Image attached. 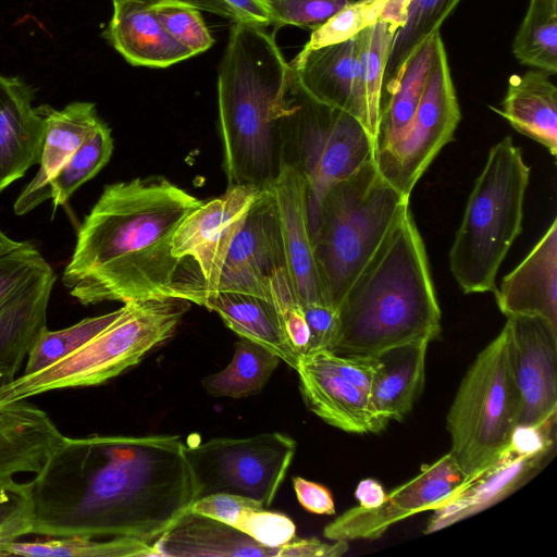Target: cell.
<instances>
[{
    "label": "cell",
    "mask_w": 557,
    "mask_h": 557,
    "mask_svg": "<svg viewBox=\"0 0 557 557\" xmlns=\"http://www.w3.org/2000/svg\"><path fill=\"white\" fill-rule=\"evenodd\" d=\"M280 128L283 164L295 168L307 185L312 237L324 194L374 160V144L355 116L311 98L301 88L292 66Z\"/></svg>",
    "instance_id": "8"
},
{
    "label": "cell",
    "mask_w": 557,
    "mask_h": 557,
    "mask_svg": "<svg viewBox=\"0 0 557 557\" xmlns=\"http://www.w3.org/2000/svg\"><path fill=\"white\" fill-rule=\"evenodd\" d=\"M42 557H157L153 545L127 539L47 537L44 541H14L0 548V556Z\"/></svg>",
    "instance_id": "33"
},
{
    "label": "cell",
    "mask_w": 557,
    "mask_h": 557,
    "mask_svg": "<svg viewBox=\"0 0 557 557\" xmlns=\"http://www.w3.org/2000/svg\"><path fill=\"white\" fill-rule=\"evenodd\" d=\"M495 299L508 317H540L557 327V220L525 258L496 287Z\"/></svg>",
    "instance_id": "23"
},
{
    "label": "cell",
    "mask_w": 557,
    "mask_h": 557,
    "mask_svg": "<svg viewBox=\"0 0 557 557\" xmlns=\"http://www.w3.org/2000/svg\"><path fill=\"white\" fill-rule=\"evenodd\" d=\"M293 437L280 432L251 437H215L185 445L198 497L228 493L269 507L283 483L296 453Z\"/></svg>",
    "instance_id": "10"
},
{
    "label": "cell",
    "mask_w": 557,
    "mask_h": 557,
    "mask_svg": "<svg viewBox=\"0 0 557 557\" xmlns=\"http://www.w3.org/2000/svg\"><path fill=\"white\" fill-rule=\"evenodd\" d=\"M258 543L280 547L296 537V527L286 515L269 511L264 507L245 509L235 525Z\"/></svg>",
    "instance_id": "42"
},
{
    "label": "cell",
    "mask_w": 557,
    "mask_h": 557,
    "mask_svg": "<svg viewBox=\"0 0 557 557\" xmlns=\"http://www.w3.org/2000/svg\"><path fill=\"white\" fill-rule=\"evenodd\" d=\"M386 0H356L312 29L299 53L335 45L356 36L380 20Z\"/></svg>",
    "instance_id": "38"
},
{
    "label": "cell",
    "mask_w": 557,
    "mask_h": 557,
    "mask_svg": "<svg viewBox=\"0 0 557 557\" xmlns=\"http://www.w3.org/2000/svg\"><path fill=\"white\" fill-rule=\"evenodd\" d=\"M123 305L122 314L112 324L72 354L0 386V404L60 388L99 385L117 376L172 337L189 301L162 298Z\"/></svg>",
    "instance_id": "7"
},
{
    "label": "cell",
    "mask_w": 557,
    "mask_h": 557,
    "mask_svg": "<svg viewBox=\"0 0 557 557\" xmlns=\"http://www.w3.org/2000/svg\"><path fill=\"white\" fill-rule=\"evenodd\" d=\"M520 396L518 424H535L557 414V327L540 317L512 315L505 323Z\"/></svg>",
    "instance_id": "16"
},
{
    "label": "cell",
    "mask_w": 557,
    "mask_h": 557,
    "mask_svg": "<svg viewBox=\"0 0 557 557\" xmlns=\"http://www.w3.org/2000/svg\"><path fill=\"white\" fill-rule=\"evenodd\" d=\"M520 396L509 351V332L476 356L463 376L446 419L449 455L467 475L494 461L519 423Z\"/></svg>",
    "instance_id": "9"
},
{
    "label": "cell",
    "mask_w": 557,
    "mask_h": 557,
    "mask_svg": "<svg viewBox=\"0 0 557 557\" xmlns=\"http://www.w3.org/2000/svg\"><path fill=\"white\" fill-rule=\"evenodd\" d=\"M332 352L375 356L441 333V310L423 239L407 208L347 289Z\"/></svg>",
    "instance_id": "3"
},
{
    "label": "cell",
    "mask_w": 557,
    "mask_h": 557,
    "mask_svg": "<svg viewBox=\"0 0 557 557\" xmlns=\"http://www.w3.org/2000/svg\"><path fill=\"white\" fill-rule=\"evenodd\" d=\"M530 172L510 136L490 149L449 250L451 275L465 294L495 292L498 270L522 231Z\"/></svg>",
    "instance_id": "5"
},
{
    "label": "cell",
    "mask_w": 557,
    "mask_h": 557,
    "mask_svg": "<svg viewBox=\"0 0 557 557\" xmlns=\"http://www.w3.org/2000/svg\"><path fill=\"white\" fill-rule=\"evenodd\" d=\"M460 119L446 49L440 36L412 120L396 143L374 154L381 176L403 196L410 198L430 164L454 139Z\"/></svg>",
    "instance_id": "11"
},
{
    "label": "cell",
    "mask_w": 557,
    "mask_h": 557,
    "mask_svg": "<svg viewBox=\"0 0 557 557\" xmlns=\"http://www.w3.org/2000/svg\"><path fill=\"white\" fill-rule=\"evenodd\" d=\"M412 0H386L379 21L391 25L396 32L406 24Z\"/></svg>",
    "instance_id": "51"
},
{
    "label": "cell",
    "mask_w": 557,
    "mask_h": 557,
    "mask_svg": "<svg viewBox=\"0 0 557 557\" xmlns=\"http://www.w3.org/2000/svg\"><path fill=\"white\" fill-rule=\"evenodd\" d=\"M548 455H522L508 445L497 458L468 476L441 506L431 510L425 533H433L496 505L539 471Z\"/></svg>",
    "instance_id": "20"
},
{
    "label": "cell",
    "mask_w": 557,
    "mask_h": 557,
    "mask_svg": "<svg viewBox=\"0 0 557 557\" xmlns=\"http://www.w3.org/2000/svg\"><path fill=\"white\" fill-rule=\"evenodd\" d=\"M356 0H265L278 26L314 29Z\"/></svg>",
    "instance_id": "41"
},
{
    "label": "cell",
    "mask_w": 557,
    "mask_h": 557,
    "mask_svg": "<svg viewBox=\"0 0 557 557\" xmlns=\"http://www.w3.org/2000/svg\"><path fill=\"white\" fill-rule=\"evenodd\" d=\"M396 30L383 21L358 34L361 79L367 104V131L375 144L384 74Z\"/></svg>",
    "instance_id": "35"
},
{
    "label": "cell",
    "mask_w": 557,
    "mask_h": 557,
    "mask_svg": "<svg viewBox=\"0 0 557 557\" xmlns=\"http://www.w3.org/2000/svg\"><path fill=\"white\" fill-rule=\"evenodd\" d=\"M289 65L311 98L351 114L367 129L358 34L343 42L298 52Z\"/></svg>",
    "instance_id": "18"
},
{
    "label": "cell",
    "mask_w": 557,
    "mask_h": 557,
    "mask_svg": "<svg viewBox=\"0 0 557 557\" xmlns=\"http://www.w3.org/2000/svg\"><path fill=\"white\" fill-rule=\"evenodd\" d=\"M198 305L216 312L240 337L265 347L296 370L300 356L289 344L272 301L244 293L215 292L203 295Z\"/></svg>",
    "instance_id": "29"
},
{
    "label": "cell",
    "mask_w": 557,
    "mask_h": 557,
    "mask_svg": "<svg viewBox=\"0 0 557 557\" xmlns=\"http://www.w3.org/2000/svg\"><path fill=\"white\" fill-rule=\"evenodd\" d=\"M235 13L237 20L268 27L273 17L265 0H221Z\"/></svg>",
    "instance_id": "48"
},
{
    "label": "cell",
    "mask_w": 557,
    "mask_h": 557,
    "mask_svg": "<svg viewBox=\"0 0 557 557\" xmlns=\"http://www.w3.org/2000/svg\"><path fill=\"white\" fill-rule=\"evenodd\" d=\"M440 36L437 32L419 46L407 59L394 81L383 88L374 154L396 143L412 120Z\"/></svg>",
    "instance_id": "30"
},
{
    "label": "cell",
    "mask_w": 557,
    "mask_h": 557,
    "mask_svg": "<svg viewBox=\"0 0 557 557\" xmlns=\"http://www.w3.org/2000/svg\"><path fill=\"white\" fill-rule=\"evenodd\" d=\"M163 27L194 55L209 50L214 44L200 10L178 2L152 7Z\"/></svg>",
    "instance_id": "39"
},
{
    "label": "cell",
    "mask_w": 557,
    "mask_h": 557,
    "mask_svg": "<svg viewBox=\"0 0 557 557\" xmlns=\"http://www.w3.org/2000/svg\"><path fill=\"white\" fill-rule=\"evenodd\" d=\"M46 121V135L39 170L14 203L23 215L50 198L49 182L101 121L95 103L74 101L61 110L48 104L37 107Z\"/></svg>",
    "instance_id": "24"
},
{
    "label": "cell",
    "mask_w": 557,
    "mask_h": 557,
    "mask_svg": "<svg viewBox=\"0 0 557 557\" xmlns=\"http://www.w3.org/2000/svg\"><path fill=\"white\" fill-rule=\"evenodd\" d=\"M252 507L263 506L244 496L228 493H213L198 497L191 505L190 511L235 527L240 513L245 509Z\"/></svg>",
    "instance_id": "44"
},
{
    "label": "cell",
    "mask_w": 557,
    "mask_h": 557,
    "mask_svg": "<svg viewBox=\"0 0 557 557\" xmlns=\"http://www.w3.org/2000/svg\"><path fill=\"white\" fill-rule=\"evenodd\" d=\"M261 189L247 186L227 187L214 199L205 201L189 213L175 230L172 255L196 272L201 290L195 304L214 293L230 248Z\"/></svg>",
    "instance_id": "13"
},
{
    "label": "cell",
    "mask_w": 557,
    "mask_h": 557,
    "mask_svg": "<svg viewBox=\"0 0 557 557\" xmlns=\"http://www.w3.org/2000/svg\"><path fill=\"white\" fill-rule=\"evenodd\" d=\"M512 53L521 64L556 75L557 0H530Z\"/></svg>",
    "instance_id": "32"
},
{
    "label": "cell",
    "mask_w": 557,
    "mask_h": 557,
    "mask_svg": "<svg viewBox=\"0 0 557 557\" xmlns=\"http://www.w3.org/2000/svg\"><path fill=\"white\" fill-rule=\"evenodd\" d=\"M178 435L64 436L29 481L33 534L153 545L198 498Z\"/></svg>",
    "instance_id": "1"
},
{
    "label": "cell",
    "mask_w": 557,
    "mask_h": 557,
    "mask_svg": "<svg viewBox=\"0 0 557 557\" xmlns=\"http://www.w3.org/2000/svg\"><path fill=\"white\" fill-rule=\"evenodd\" d=\"M270 190L277 210L288 275L300 306H330L314 258L304 177L292 165L283 164Z\"/></svg>",
    "instance_id": "17"
},
{
    "label": "cell",
    "mask_w": 557,
    "mask_h": 557,
    "mask_svg": "<svg viewBox=\"0 0 557 557\" xmlns=\"http://www.w3.org/2000/svg\"><path fill=\"white\" fill-rule=\"evenodd\" d=\"M205 201L163 176L107 185L82 222L62 281L82 305L188 297L201 285L171 251L181 222Z\"/></svg>",
    "instance_id": "2"
},
{
    "label": "cell",
    "mask_w": 557,
    "mask_h": 557,
    "mask_svg": "<svg viewBox=\"0 0 557 557\" xmlns=\"http://www.w3.org/2000/svg\"><path fill=\"white\" fill-rule=\"evenodd\" d=\"M449 454L424 466L410 481L386 494L376 508L359 505L329 523L323 535L332 541L375 540L393 524L416 513L433 510L467 480Z\"/></svg>",
    "instance_id": "14"
},
{
    "label": "cell",
    "mask_w": 557,
    "mask_h": 557,
    "mask_svg": "<svg viewBox=\"0 0 557 557\" xmlns=\"http://www.w3.org/2000/svg\"><path fill=\"white\" fill-rule=\"evenodd\" d=\"M278 312L285 335L292 347L299 356L307 354L310 345V330L302 307L299 304H294Z\"/></svg>",
    "instance_id": "47"
},
{
    "label": "cell",
    "mask_w": 557,
    "mask_h": 557,
    "mask_svg": "<svg viewBox=\"0 0 557 557\" xmlns=\"http://www.w3.org/2000/svg\"><path fill=\"white\" fill-rule=\"evenodd\" d=\"M294 490L300 505L317 515H334L335 505L331 492L323 485L300 476L293 479Z\"/></svg>",
    "instance_id": "46"
},
{
    "label": "cell",
    "mask_w": 557,
    "mask_h": 557,
    "mask_svg": "<svg viewBox=\"0 0 557 557\" xmlns=\"http://www.w3.org/2000/svg\"><path fill=\"white\" fill-rule=\"evenodd\" d=\"M289 72V62L267 27L232 21L216 88L227 187L267 189L278 175L280 120Z\"/></svg>",
    "instance_id": "4"
},
{
    "label": "cell",
    "mask_w": 557,
    "mask_h": 557,
    "mask_svg": "<svg viewBox=\"0 0 557 557\" xmlns=\"http://www.w3.org/2000/svg\"><path fill=\"white\" fill-rule=\"evenodd\" d=\"M296 371L306 406L327 424L356 434L377 433L387 425L375 412L368 393L339 376L313 354L301 355Z\"/></svg>",
    "instance_id": "19"
},
{
    "label": "cell",
    "mask_w": 557,
    "mask_h": 557,
    "mask_svg": "<svg viewBox=\"0 0 557 557\" xmlns=\"http://www.w3.org/2000/svg\"><path fill=\"white\" fill-rule=\"evenodd\" d=\"M34 504L29 482L0 486V548L33 534Z\"/></svg>",
    "instance_id": "40"
},
{
    "label": "cell",
    "mask_w": 557,
    "mask_h": 557,
    "mask_svg": "<svg viewBox=\"0 0 557 557\" xmlns=\"http://www.w3.org/2000/svg\"><path fill=\"white\" fill-rule=\"evenodd\" d=\"M309 354H313L321 362L346 381L366 393H370L377 369L376 356L337 355L330 350Z\"/></svg>",
    "instance_id": "43"
},
{
    "label": "cell",
    "mask_w": 557,
    "mask_h": 557,
    "mask_svg": "<svg viewBox=\"0 0 557 557\" xmlns=\"http://www.w3.org/2000/svg\"><path fill=\"white\" fill-rule=\"evenodd\" d=\"M157 557H287V543L270 547L215 519L187 511L154 543Z\"/></svg>",
    "instance_id": "26"
},
{
    "label": "cell",
    "mask_w": 557,
    "mask_h": 557,
    "mask_svg": "<svg viewBox=\"0 0 557 557\" xmlns=\"http://www.w3.org/2000/svg\"><path fill=\"white\" fill-rule=\"evenodd\" d=\"M34 95L21 78L0 74V193L40 163L46 121Z\"/></svg>",
    "instance_id": "22"
},
{
    "label": "cell",
    "mask_w": 557,
    "mask_h": 557,
    "mask_svg": "<svg viewBox=\"0 0 557 557\" xmlns=\"http://www.w3.org/2000/svg\"><path fill=\"white\" fill-rule=\"evenodd\" d=\"M113 151L111 129L101 120L49 182L54 211L109 162Z\"/></svg>",
    "instance_id": "34"
},
{
    "label": "cell",
    "mask_w": 557,
    "mask_h": 557,
    "mask_svg": "<svg viewBox=\"0 0 557 557\" xmlns=\"http://www.w3.org/2000/svg\"><path fill=\"white\" fill-rule=\"evenodd\" d=\"M461 0H412L406 24L399 29L392 45L384 74L383 88L392 83L398 72L428 38L440 32L444 21Z\"/></svg>",
    "instance_id": "36"
},
{
    "label": "cell",
    "mask_w": 557,
    "mask_h": 557,
    "mask_svg": "<svg viewBox=\"0 0 557 557\" xmlns=\"http://www.w3.org/2000/svg\"><path fill=\"white\" fill-rule=\"evenodd\" d=\"M30 242L0 255V386L13 381L40 334L55 283Z\"/></svg>",
    "instance_id": "12"
},
{
    "label": "cell",
    "mask_w": 557,
    "mask_h": 557,
    "mask_svg": "<svg viewBox=\"0 0 557 557\" xmlns=\"http://www.w3.org/2000/svg\"><path fill=\"white\" fill-rule=\"evenodd\" d=\"M386 494L383 486L374 479L361 480L355 490L359 506L367 509L379 507L385 500Z\"/></svg>",
    "instance_id": "50"
},
{
    "label": "cell",
    "mask_w": 557,
    "mask_h": 557,
    "mask_svg": "<svg viewBox=\"0 0 557 557\" xmlns=\"http://www.w3.org/2000/svg\"><path fill=\"white\" fill-rule=\"evenodd\" d=\"M124 305L112 312L86 318L76 324L50 331L45 329L28 354L24 375L38 372L72 354L112 324L123 312Z\"/></svg>",
    "instance_id": "37"
},
{
    "label": "cell",
    "mask_w": 557,
    "mask_h": 557,
    "mask_svg": "<svg viewBox=\"0 0 557 557\" xmlns=\"http://www.w3.org/2000/svg\"><path fill=\"white\" fill-rule=\"evenodd\" d=\"M407 208L409 198L381 176L374 160L326 190L312 244L331 307L337 309L347 289Z\"/></svg>",
    "instance_id": "6"
},
{
    "label": "cell",
    "mask_w": 557,
    "mask_h": 557,
    "mask_svg": "<svg viewBox=\"0 0 557 557\" xmlns=\"http://www.w3.org/2000/svg\"><path fill=\"white\" fill-rule=\"evenodd\" d=\"M310 330L309 352L332 350L338 331L337 311L331 306L311 304L302 307Z\"/></svg>",
    "instance_id": "45"
},
{
    "label": "cell",
    "mask_w": 557,
    "mask_h": 557,
    "mask_svg": "<svg viewBox=\"0 0 557 557\" xmlns=\"http://www.w3.org/2000/svg\"><path fill=\"white\" fill-rule=\"evenodd\" d=\"M430 342L414 341L375 355L377 369L369 393L375 412L387 422L401 420L419 397Z\"/></svg>",
    "instance_id": "28"
},
{
    "label": "cell",
    "mask_w": 557,
    "mask_h": 557,
    "mask_svg": "<svg viewBox=\"0 0 557 557\" xmlns=\"http://www.w3.org/2000/svg\"><path fill=\"white\" fill-rule=\"evenodd\" d=\"M9 247L0 232V255ZM63 437L50 417L27 399L0 404V486L16 474L39 472Z\"/></svg>",
    "instance_id": "21"
},
{
    "label": "cell",
    "mask_w": 557,
    "mask_h": 557,
    "mask_svg": "<svg viewBox=\"0 0 557 557\" xmlns=\"http://www.w3.org/2000/svg\"><path fill=\"white\" fill-rule=\"evenodd\" d=\"M122 2H138L148 7H157L169 2H178L191 5L198 10L206 11L221 17L237 20L235 13L221 0H112L113 4Z\"/></svg>",
    "instance_id": "49"
},
{
    "label": "cell",
    "mask_w": 557,
    "mask_h": 557,
    "mask_svg": "<svg viewBox=\"0 0 557 557\" xmlns=\"http://www.w3.org/2000/svg\"><path fill=\"white\" fill-rule=\"evenodd\" d=\"M102 36L134 66L164 69L194 57L163 27L151 7L138 2L113 4Z\"/></svg>",
    "instance_id": "25"
},
{
    "label": "cell",
    "mask_w": 557,
    "mask_h": 557,
    "mask_svg": "<svg viewBox=\"0 0 557 557\" xmlns=\"http://www.w3.org/2000/svg\"><path fill=\"white\" fill-rule=\"evenodd\" d=\"M280 358L265 347L240 337L235 344L232 361L222 371L202 380L213 396L243 398L256 395L267 385Z\"/></svg>",
    "instance_id": "31"
},
{
    "label": "cell",
    "mask_w": 557,
    "mask_h": 557,
    "mask_svg": "<svg viewBox=\"0 0 557 557\" xmlns=\"http://www.w3.org/2000/svg\"><path fill=\"white\" fill-rule=\"evenodd\" d=\"M282 274L288 271L277 210L270 188L261 189L230 248L215 292L272 301V285Z\"/></svg>",
    "instance_id": "15"
},
{
    "label": "cell",
    "mask_w": 557,
    "mask_h": 557,
    "mask_svg": "<svg viewBox=\"0 0 557 557\" xmlns=\"http://www.w3.org/2000/svg\"><path fill=\"white\" fill-rule=\"evenodd\" d=\"M549 76L536 69L511 75L500 107L491 109L556 157L557 88Z\"/></svg>",
    "instance_id": "27"
}]
</instances>
